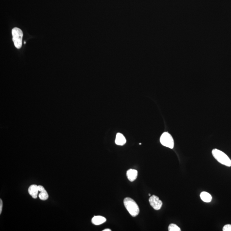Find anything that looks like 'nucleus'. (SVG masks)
Listing matches in <instances>:
<instances>
[{"label": "nucleus", "instance_id": "1", "mask_svg": "<svg viewBox=\"0 0 231 231\" xmlns=\"http://www.w3.org/2000/svg\"><path fill=\"white\" fill-rule=\"evenodd\" d=\"M124 204L127 211L132 217H136L140 213V209L138 204L132 199L126 197L124 199Z\"/></svg>", "mask_w": 231, "mask_h": 231}, {"label": "nucleus", "instance_id": "2", "mask_svg": "<svg viewBox=\"0 0 231 231\" xmlns=\"http://www.w3.org/2000/svg\"><path fill=\"white\" fill-rule=\"evenodd\" d=\"M212 154L214 158L219 163L227 167H231V160L224 152L220 150L214 149L212 150Z\"/></svg>", "mask_w": 231, "mask_h": 231}, {"label": "nucleus", "instance_id": "3", "mask_svg": "<svg viewBox=\"0 0 231 231\" xmlns=\"http://www.w3.org/2000/svg\"><path fill=\"white\" fill-rule=\"evenodd\" d=\"M12 33L15 46L18 49H20L22 46L23 32L19 28L15 27L13 29Z\"/></svg>", "mask_w": 231, "mask_h": 231}, {"label": "nucleus", "instance_id": "4", "mask_svg": "<svg viewBox=\"0 0 231 231\" xmlns=\"http://www.w3.org/2000/svg\"><path fill=\"white\" fill-rule=\"evenodd\" d=\"M160 142L163 146L170 149L174 147V140L172 136L169 133L165 132L163 133L160 138Z\"/></svg>", "mask_w": 231, "mask_h": 231}, {"label": "nucleus", "instance_id": "5", "mask_svg": "<svg viewBox=\"0 0 231 231\" xmlns=\"http://www.w3.org/2000/svg\"><path fill=\"white\" fill-rule=\"evenodd\" d=\"M149 202L151 206L156 210H160L163 205V202L159 199V197L155 195L150 196Z\"/></svg>", "mask_w": 231, "mask_h": 231}, {"label": "nucleus", "instance_id": "6", "mask_svg": "<svg viewBox=\"0 0 231 231\" xmlns=\"http://www.w3.org/2000/svg\"><path fill=\"white\" fill-rule=\"evenodd\" d=\"M28 193L34 199H37L38 197L39 189L38 186L36 185H32L29 187L28 190Z\"/></svg>", "mask_w": 231, "mask_h": 231}, {"label": "nucleus", "instance_id": "7", "mask_svg": "<svg viewBox=\"0 0 231 231\" xmlns=\"http://www.w3.org/2000/svg\"><path fill=\"white\" fill-rule=\"evenodd\" d=\"M138 171L134 169H129L127 171L126 175L128 180L131 182H133L137 179L138 177Z\"/></svg>", "mask_w": 231, "mask_h": 231}, {"label": "nucleus", "instance_id": "8", "mask_svg": "<svg viewBox=\"0 0 231 231\" xmlns=\"http://www.w3.org/2000/svg\"><path fill=\"white\" fill-rule=\"evenodd\" d=\"M38 189L40 193L39 194V197L40 199L42 200H46L49 198V194L45 190L44 188L41 185L38 186Z\"/></svg>", "mask_w": 231, "mask_h": 231}, {"label": "nucleus", "instance_id": "9", "mask_svg": "<svg viewBox=\"0 0 231 231\" xmlns=\"http://www.w3.org/2000/svg\"><path fill=\"white\" fill-rule=\"evenodd\" d=\"M115 143L117 145L123 146L126 142V140L124 136L121 133H117L115 139Z\"/></svg>", "mask_w": 231, "mask_h": 231}, {"label": "nucleus", "instance_id": "10", "mask_svg": "<svg viewBox=\"0 0 231 231\" xmlns=\"http://www.w3.org/2000/svg\"><path fill=\"white\" fill-rule=\"evenodd\" d=\"M106 221V219L101 216H94L92 219V223L95 225H100Z\"/></svg>", "mask_w": 231, "mask_h": 231}, {"label": "nucleus", "instance_id": "11", "mask_svg": "<svg viewBox=\"0 0 231 231\" xmlns=\"http://www.w3.org/2000/svg\"><path fill=\"white\" fill-rule=\"evenodd\" d=\"M200 198L202 200L205 202H210L212 200V196L210 194L206 192H202L200 194Z\"/></svg>", "mask_w": 231, "mask_h": 231}, {"label": "nucleus", "instance_id": "12", "mask_svg": "<svg viewBox=\"0 0 231 231\" xmlns=\"http://www.w3.org/2000/svg\"><path fill=\"white\" fill-rule=\"evenodd\" d=\"M169 231H181V229L175 224H170L168 227Z\"/></svg>", "mask_w": 231, "mask_h": 231}, {"label": "nucleus", "instance_id": "13", "mask_svg": "<svg viewBox=\"0 0 231 231\" xmlns=\"http://www.w3.org/2000/svg\"><path fill=\"white\" fill-rule=\"evenodd\" d=\"M223 231H231V225H225L223 228Z\"/></svg>", "mask_w": 231, "mask_h": 231}, {"label": "nucleus", "instance_id": "14", "mask_svg": "<svg viewBox=\"0 0 231 231\" xmlns=\"http://www.w3.org/2000/svg\"><path fill=\"white\" fill-rule=\"evenodd\" d=\"M3 202L1 199H0V214H1L2 210Z\"/></svg>", "mask_w": 231, "mask_h": 231}, {"label": "nucleus", "instance_id": "15", "mask_svg": "<svg viewBox=\"0 0 231 231\" xmlns=\"http://www.w3.org/2000/svg\"><path fill=\"white\" fill-rule=\"evenodd\" d=\"M103 231H111V230H110V229H105V230H102Z\"/></svg>", "mask_w": 231, "mask_h": 231}, {"label": "nucleus", "instance_id": "16", "mask_svg": "<svg viewBox=\"0 0 231 231\" xmlns=\"http://www.w3.org/2000/svg\"><path fill=\"white\" fill-rule=\"evenodd\" d=\"M149 196H151L150 194V193L149 194Z\"/></svg>", "mask_w": 231, "mask_h": 231}]
</instances>
